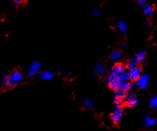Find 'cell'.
<instances>
[{
    "label": "cell",
    "instance_id": "1",
    "mask_svg": "<svg viewBox=\"0 0 157 131\" xmlns=\"http://www.w3.org/2000/svg\"><path fill=\"white\" fill-rule=\"evenodd\" d=\"M41 68V64L39 62H32L29 64L28 67V70H27V76H33L34 75L37 74L40 70Z\"/></svg>",
    "mask_w": 157,
    "mask_h": 131
},
{
    "label": "cell",
    "instance_id": "2",
    "mask_svg": "<svg viewBox=\"0 0 157 131\" xmlns=\"http://www.w3.org/2000/svg\"><path fill=\"white\" fill-rule=\"evenodd\" d=\"M126 92L123 90H118L116 91L113 96V101L116 106H121L123 100H126Z\"/></svg>",
    "mask_w": 157,
    "mask_h": 131
},
{
    "label": "cell",
    "instance_id": "3",
    "mask_svg": "<svg viewBox=\"0 0 157 131\" xmlns=\"http://www.w3.org/2000/svg\"><path fill=\"white\" fill-rule=\"evenodd\" d=\"M123 116V110L120 106H116L111 115V120L113 123H118Z\"/></svg>",
    "mask_w": 157,
    "mask_h": 131
},
{
    "label": "cell",
    "instance_id": "4",
    "mask_svg": "<svg viewBox=\"0 0 157 131\" xmlns=\"http://www.w3.org/2000/svg\"><path fill=\"white\" fill-rule=\"evenodd\" d=\"M139 103V97L135 93H130L126 97V104L129 107L136 106Z\"/></svg>",
    "mask_w": 157,
    "mask_h": 131
},
{
    "label": "cell",
    "instance_id": "5",
    "mask_svg": "<svg viewBox=\"0 0 157 131\" xmlns=\"http://www.w3.org/2000/svg\"><path fill=\"white\" fill-rule=\"evenodd\" d=\"M128 72H129V80L136 81L141 76V69L137 66L133 68L129 69Z\"/></svg>",
    "mask_w": 157,
    "mask_h": 131
},
{
    "label": "cell",
    "instance_id": "6",
    "mask_svg": "<svg viewBox=\"0 0 157 131\" xmlns=\"http://www.w3.org/2000/svg\"><path fill=\"white\" fill-rule=\"evenodd\" d=\"M136 84L140 89L147 88L149 84V77L148 75H141L140 78L136 80Z\"/></svg>",
    "mask_w": 157,
    "mask_h": 131
},
{
    "label": "cell",
    "instance_id": "7",
    "mask_svg": "<svg viewBox=\"0 0 157 131\" xmlns=\"http://www.w3.org/2000/svg\"><path fill=\"white\" fill-rule=\"evenodd\" d=\"M124 71H125L124 65L121 64V63H117V64L114 65V66L113 67V68H112L111 70V72H110V74L113 75V76H116V77H119L120 75Z\"/></svg>",
    "mask_w": 157,
    "mask_h": 131
},
{
    "label": "cell",
    "instance_id": "8",
    "mask_svg": "<svg viewBox=\"0 0 157 131\" xmlns=\"http://www.w3.org/2000/svg\"><path fill=\"white\" fill-rule=\"evenodd\" d=\"M155 123H156V120L153 117H150L148 115H146L143 117V123L147 128L154 126Z\"/></svg>",
    "mask_w": 157,
    "mask_h": 131
},
{
    "label": "cell",
    "instance_id": "9",
    "mask_svg": "<svg viewBox=\"0 0 157 131\" xmlns=\"http://www.w3.org/2000/svg\"><path fill=\"white\" fill-rule=\"evenodd\" d=\"M2 79H3V82H2V85H5L7 87H12L16 83L13 80V79L11 78L10 75H6L4 74L2 76Z\"/></svg>",
    "mask_w": 157,
    "mask_h": 131
},
{
    "label": "cell",
    "instance_id": "10",
    "mask_svg": "<svg viewBox=\"0 0 157 131\" xmlns=\"http://www.w3.org/2000/svg\"><path fill=\"white\" fill-rule=\"evenodd\" d=\"M105 67H104L103 65H102L101 63H97V64L94 67V73L95 74L98 75V76H102L105 73Z\"/></svg>",
    "mask_w": 157,
    "mask_h": 131
},
{
    "label": "cell",
    "instance_id": "11",
    "mask_svg": "<svg viewBox=\"0 0 157 131\" xmlns=\"http://www.w3.org/2000/svg\"><path fill=\"white\" fill-rule=\"evenodd\" d=\"M145 57H146V51L140 50L134 56V60L137 62V63H140L144 60Z\"/></svg>",
    "mask_w": 157,
    "mask_h": 131
},
{
    "label": "cell",
    "instance_id": "12",
    "mask_svg": "<svg viewBox=\"0 0 157 131\" xmlns=\"http://www.w3.org/2000/svg\"><path fill=\"white\" fill-rule=\"evenodd\" d=\"M53 77V73H52L51 72H41V73L39 74V79H43V80H49L52 78Z\"/></svg>",
    "mask_w": 157,
    "mask_h": 131
},
{
    "label": "cell",
    "instance_id": "13",
    "mask_svg": "<svg viewBox=\"0 0 157 131\" xmlns=\"http://www.w3.org/2000/svg\"><path fill=\"white\" fill-rule=\"evenodd\" d=\"M117 25H118V27H119V29H120V30L121 31L122 33H123V35H126L128 30L127 24H126L123 20H120L119 22H118Z\"/></svg>",
    "mask_w": 157,
    "mask_h": 131
},
{
    "label": "cell",
    "instance_id": "14",
    "mask_svg": "<svg viewBox=\"0 0 157 131\" xmlns=\"http://www.w3.org/2000/svg\"><path fill=\"white\" fill-rule=\"evenodd\" d=\"M122 56V53L118 50H115L113 52H111L109 57L110 60H113V61H116V60H119Z\"/></svg>",
    "mask_w": 157,
    "mask_h": 131
},
{
    "label": "cell",
    "instance_id": "15",
    "mask_svg": "<svg viewBox=\"0 0 157 131\" xmlns=\"http://www.w3.org/2000/svg\"><path fill=\"white\" fill-rule=\"evenodd\" d=\"M10 76H11V78L13 79V80L14 81L15 83L20 82V81L22 80V75L18 71L14 72V73H12Z\"/></svg>",
    "mask_w": 157,
    "mask_h": 131
},
{
    "label": "cell",
    "instance_id": "16",
    "mask_svg": "<svg viewBox=\"0 0 157 131\" xmlns=\"http://www.w3.org/2000/svg\"><path fill=\"white\" fill-rule=\"evenodd\" d=\"M154 13V7L151 5H147L144 8V14L146 16L149 17V16H152Z\"/></svg>",
    "mask_w": 157,
    "mask_h": 131
},
{
    "label": "cell",
    "instance_id": "17",
    "mask_svg": "<svg viewBox=\"0 0 157 131\" xmlns=\"http://www.w3.org/2000/svg\"><path fill=\"white\" fill-rule=\"evenodd\" d=\"M149 107L152 108V109H155L157 108V95L152 96V98L149 100Z\"/></svg>",
    "mask_w": 157,
    "mask_h": 131
},
{
    "label": "cell",
    "instance_id": "18",
    "mask_svg": "<svg viewBox=\"0 0 157 131\" xmlns=\"http://www.w3.org/2000/svg\"><path fill=\"white\" fill-rule=\"evenodd\" d=\"M119 79H120L121 80L123 81H128L129 80V72L124 71L119 76Z\"/></svg>",
    "mask_w": 157,
    "mask_h": 131
},
{
    "label": "cell",
    "instance_id": "19",
    "mask_svg": "<svg viewBox=\"0 0 157 131\" xmlns=\"http://www.w3.org/2000/svg\"><path fill=\"white\" fill-rule=\"evenodd\" d=\"M83 104L86 107L89 108V109H93V103L89 99H85L83 100Z\"/></svg>",
    "mask_w": 157,
    "mask_h": 131
},
{
    "label": "cell",
    "instance_id": "20",
    "mask_svg": "<svg viewBox=\"0 0 157 131\" xmlns=\"http://www.w3.org/2000/svg\"><path fill=\"white\" fill-rule=\"evenodd\" d=\"M93 16H96V17H101V16H102V13H101L100 10H98V9L96 8L93 9Z\"/></svg>",
    "mask_w": 157,
    "mask_h": 131
},
{
    "label": "cell",
    "instance_id": "21",
    "mask_svg": "<svg viewBox=\"0 0 157 131\" xmlns=\"http://www.w3.org/2000/svg\"><path fill=\"white\" fill-rule=\"evenodd\" d=\"M136 65H137V62L133 59V60H130V61L129 62V63H128V67H129V69L133 68V67H136Z\"/></svg>",
    "mask_w": 157,
    "mask_h": 131
},
{
    "label": "cell",
    "instance_id": "22",
    "mask_svg": "<svg viewBox=\"0 0 157 131\" xmlns=\"http://www.w3.org/2000/svg\"><path fill=\"white\" fill-rule=\"evenodd\" d=\"M136 2H138L139 5L140 6L143 8H145V7L147 6V2H146V0H136Z\"/></svg>",
    "mask_w": 157,
    "mask_h": 131
},
{
    "label": "cell",
    "instance_id": "23",
    "mask_svg": "<svg viewBox=\"0 0 157 131\" xmlns=\"http://www.w3.org/2000/svg\"><path fill=\"white\" fill-rule=\"evenodd\" d=\"M12 2H13V4H14V5L19 6L22 3V0H12Z\"/></svg>",
    "mask_w": 157,
    "mask_h": 131
},
{
    "label": "cell",
    "instance_id": "24",
    "mask_svg": "<svg viewBox=\"0 0 157 131\" xmlns=\"http://www.w3.org/2000/svg\"><path fill=\"white\" fill-rule=\"evenodd\" d=\"M142 25H143V27H144V28H147L148 27V22H146V21H143V22H142Z\"/></svg>",
    "mask_w": 157,
    "mask_h": 131
}]
</instances>
